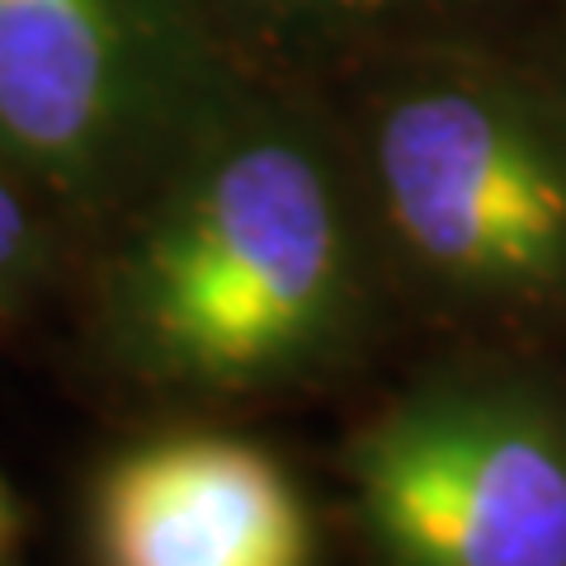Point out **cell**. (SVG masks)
Wrapping results in <instances>:
<instances>
[{
	"instance_id": "cell-1",
	"label": "cell",
	"mask_w": 566,
	"mask_h": 566,
	"mask_svg": "<svg viewBox=\"0 0 566 566\" xmlns=\"http://www.w3.org/2000/svg\"><path fill=\"white\" fill-rule=\"evenodd\" d=\"M387 289L331 104L255 62L99 232L91 312L118 374L232 401L340 368Z\"/></svg>"
},
{
	"instance_id": "cell-8",
	"label": "cell",
	"mask_w": 566,
	"mask_h": 566,
	"mask_svg": "<svg viewBox=\"0 0 566 566\" xmlns=\"http://www.w3.org/2000/svg\"><path fill=\"white\" fill-rule=\"evenodd\" d=\"M524 39H528V48L538 52V62L553 71V81L562 85V95H566V0L553 6L547 14H538V20L524 29Z\"/></svg>"
},
{
	"instance_id": "cell-3",
	"label": "cell",
	"mask_w": 566,
	"mask_h": 566,
	"mask_svg": "<svg viewBox=\"0 0 566 566\" xmlns=\"http://www.w3.org/2000/svg\"><path fill=\"white\" fill-rule=\"evenodd\" d=\"M251 66L208 0H0V156L99 237Z\"/></svg>"
},
{
	"instance_id": "cell-9",
	"label": "cell",
	"mask_w": 566,
	"mask_h": 566,
	"mask_svg": "<svg viewBox=\"0 0 566 566\" xmlns=\"http://www.w3.org/2000/svg\"><path fill=\"white\" fill-rule=\"evenodd\" d=\"M14 538H20V505H14V491L0 472V566H14Z\"/></svg>"
},
{
	"instance_id": "cell-2",
	"label": "cell",
	"mask_w": 566,
	"mask_h": 566,
	"mask_svg": "<svg viewBox=\"0 0 566 566\" xmlns=\"http://www.w3.org/2000/svg\"><path fill=\"white\" fill-rule=\"evenodd\" d=\"M322 76L392 289L463 322H566V95L524 29L401 39Z\"/></svg>"
},
{
	"instance_id": "cell-5",
	"label": "cell",
	"mask_w": 566,
	"mask_h": 566,
	"mask_svg": "<svg viewBox=\"0 0 566 566\" xmlns=\"http://www.w3.org/2000/svg\"><path fill=\"white\" fill-rule=\"evenodd\" d=\"M91 553L95 566H316V524L264 444L166 430L95 476Z\"/></svg>"
},
{
	"instance_id": "cell-4",
	"label": "cell",
	"mask_w": 566,
	"mask_h": 566,
	"mask_svg": "<svg viewBox=\"0 0 566 566\" xmlns=\"http://www.w3.org/2000/svg\"><path fill=\"white\" fill-rule=\"evenodd\" d=\"M374 566H566V401L520 368H453L349 444Z\"/></svg>"
},
{
	"instance_id": "cell-7",
	"label": "cell",
	"mask_w": 566,
	"mask_h": 566,
	"mask_svg": "<svg viewBox=\"0 0 566 566\" xmlns=\"http://www.w3.org/2000/svg\"><path fill=\"white\" fill-rule=\"evenodd\" d=\"M66 222L0 156V331L14 326L57 274Z\"/></svg>"
},
{
	"instance_id": "cell-6",
	"label": "cell",
	"mask_w": 566,
	"mask_h": 566,
	"mask_svg": "<svg viewBox=\"0 0 566 566\" xmlns=\"http://www.w3.org/2000/svg\"><path fill=\"white\" fill-rule=\"evenodd\" d=\"M241 57L322 76L359 52L430 33L528 29L562 0H208Z\"/></svg>"
}]
</instances>
